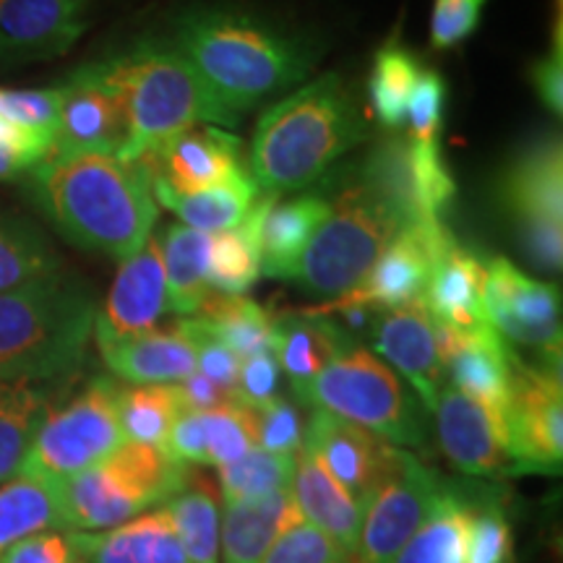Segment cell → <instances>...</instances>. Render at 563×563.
<instances>
[{
    "label": "cell",
    "mask_w": 563,
    "mask_h": 563,
    "mask_svg": "<svg viewBox=\"0 0 563 563\" xmlns=\"http://www.w3.org/2000/svg\"><path fill=\"white\" fill-rule=\"evenodd\" d=\"M277 194H262L243 222L209 235L207 285L222 295H245L262 277V228Z\"/></svg>",
    "instance_id": "30"
},
{
    "label": "cell",
    "mask_w": 563,
    "mask_h": 563,
    "mask_svg": "<svg viewBox=\"0 0 563 563\" xmlns=\"http://www.w3.org/2000/svg\"><path fill=\"white\" fill-rule=\"evenodd\" d=\"M483 311L506 342L538 352L543 365L561 368V292L532 279L509 258H483Z\"/></svg>",
    "instance_id": "12"
},
{
    "label": "cell",
    "mask_w": 563,
    "mask_h": 563,
    "mask_svg": "<svg viewBox=\"0 0 563 563\" xmlns=\"http://www.w3.org/2000/svg\"><path fill=\"white\" fill-rule=\"evenodd\" d=\"M412 222V211L361 165L329 199L327 220L302 251L295 282L313 295L340 298L361 285L386 245Z\"/></svg>",
    "instance_id": "6"
},
{
    "label": "cell",
    "mask_w": 563,
    "mask_h": 563,
    "mask_svg": "<svg viewBox=\"0 0 563 563\" xmlns=\"http://www.w3.org/2000/svg\"><path fill=\"white\" fill-rule=\"evenodd\" d=\"M152 194L154 201L178 214L186 222V228L214 235V232L230 230L238 222H243L264 191L251 178V173H245L241 178L196 194H175L162 183H152Z\"/></svg>",
    "instance_id": "31"
},
{
    "label": "cell",
    "mask_w": 563,
    "mask_h": 563,
    "mask_svg": "<svg viewBox=\"0 0 563 563\" xmlns=\"http://www.w3.org/2000/svg\"><path fill=\"white\" fill-rule=\"evenodd\" d=\"M89 0H0V63L51 60L87 30Z\"/></svg>",
    "instance_id": "22"
},
{
    "label": "cell",
    "mask_w": 563,
    "mask_h": 563,
    "mask_svg": "<svg viewBox=\"0 0 563 563\" xmlns=\"http://www.w3.org/2000/svg\"><path fill=\"white\" fill-rule=\"evenodd\" d=\"M79 563H191L165 504L100 532H76Z\"/></svg>",
    "instance_id": "25"
},
{
    "label": "cell",
    "mask_w": 563,
    "mask_h": 563,
    "mask_svg": "<svg viewBox=\"0 0 563 563\" xmlns=\"http://www.w3.org/2000/svg\"><path fill=\"white\" fill-rule=\"evenodd\" d=\"M506 449L514 473H559L563 460L561 368L525 363L514 355Z\"/></svg>",
    "instance_id": "13"
},
{
    "label": "cell",
    "mask_w": 563,
    "mask_h": 563,
    "mask_svg": "<svg viewBox=\"0 0 563 563\" xmlns=\"http://www.w3.org/2000/svg\"><path fill=\"white\" fill-rule=\"evenodd\" d=\"M53 402L55 382L0 384V483L19 475Z\"/></svg>",
    "instance_id": "32"
},
{
    "label": "cell",
    "mask_w": 563,
    "mask_h": 563,
    "mask_svg": "<svg viewBox=\"0 0 563 563\" xmlns=\"http://www.w3.org/2000/svg\"><path fill=\"white\" fill-rule=\"evenodd\" d=\"M0 563H79L76 530H51L32 534L3 553Z\"/></svg>",
    "instance_id": "51"
},
{
    "label": "cell",
    "mask_w": 563,
    "mask_h": 563,
    "mask_svg": "<svg viewBox=\"0 0 563 563\" xmlns=\"http://www.w3.org/2000/svg\"><path fill=\"white\" fill-rule=\"evenodd\" d=\"M100 355L110 373L133 386L180 384L196 373L194 342L183 321L131 340L102 344Z\"/></svg>",
    "instance_id": "24"
},
{
    "label": "cell",
    "mask_w": 563,
    "mask_h": 563,
    "mask_svg": "<svg viewBox=\"0 0 563 563\" xmlns=\"http://www.w3.org/2000/svg\"><path fill=\"white\" fill-rule=\"evenodd\" d=\"M532 87L538 91L540 102L545 104L553 115L563 110V55H561V30L555 32V45L545 58L532 66Z\"/></svg>",
    "instance_id": "52"
},
{
    "label": "cell",
    "mask_w": 563,
    "mask_h": 563,
    "mask_svg": "<svg viewBox=\"0 0 563 563\" xmlns=\"http://www.w3.org/2000/svg\"><path fill=\"white\" fill-rule=\"evenodd\" d=\"M462 563H514L511 525L504 506L490 501V496H473Z\"/></svg>",
    "instance_id": "43"
},
{
    "label": "cell",
    "mask_w": 563,
    "mask_h": 563,
    "mask_svg": "<svg viewBox=\"0 0 563 563\" xmlns=\"http://www.w3.org/2000/svg\"><path fill=\"white\" fill-rule=\"evenodd\" d=\"M162 313H167L165 262H162V241L150 235L136 253L123 258L108 300L95 313L91 336L97 340V347L131 340L152 332Z\"/></svg>",
    "instance_id": "18"
},
{
    "label": "cell",
    "mask_w": 563,
    "mask_h": 563,
    "mask_svg": "<svg viewBox=\"0 0 563 563\" xmlns=\"http://www.w3.org/2000/svg\"><path fill=\"white\" fill-rule=\"evenodd\" d=\"M95 313L91 295L63 277L0 295V384L70 376L87 357Z\"/></svg>",
    "instance_id": "5"
},
{
    "label": "cell",
    "mask_w": 563,
    "mask_h": 563,
    "mask_svg": "<svg viewBox=\"0 0 563 563\" xmlns=\"http://www.w3.org/2000/svg\"><path fill=\"white\" fill-rule=\"evenodd\" d=\"M329 214V196L308 191L269 207L262 228V274L295 279L306 245Z\"/></svg>",
    "instance_id": "29"
},
{
    "label": "cell",
    "mask_w": 563,
    "mask_h": 563,
    "mask_svg": "<svg viewBox=\"0 0 563 563\" xmlns=\"http://www.w3.org/2000/svg\"><path fill=\"white\" fill-rule=\"evenodd\" d=\"M196 321L214 340H220L224 347L235 352L241 361L272 350L274 316L245 295H222L209 290L201 308L196 311Z\"/></svg>",
    "instance_id": "36"
},
{
    "label": "cell",
    "mask_w": 563,
    "mask_h": 563,
    "mask_svg": "<svg viewBox=\"0 0 563 563\" xmlns=\"http://www.w3.org/2000/svg\"><path fill=\"white\" fill-rule=\"evenodd\" d=\"M443 104H446V84H443L441 74L431 68H420L410 104H407V123H410V136L407 139L415 144H439Z\"/></svg>",
    "instance_id": "47"
},
{
    "label": "cell",
    "mask_w": 563,
    "mask_h": 563,
    "mask_svg": "<svg viewBox=\"0 0 563 563\" xmlns=\"http://www.w3.org/2000/svg\"><path fill=\"white\" fill-rule=\"evenodd\" d=\"M32 194L70 243L129 258L157 222L152 180L115 154H53L32 167Z\"/></svg>",
    "instance_id": "1"
},
{
    "label": "cell",
    "mask_w": 563,
    "mask_h": 563,
    "mask_svg": "<svg viewBox=\"0 0 563 563\" xmlns=\"http://www.w3.org/2000/svg\"><path fill=\"white\" fill-rule=\"evenodd\" d=\"M175 45L232 115L295 87L316 55L269 21L230 9H191L175 21Z\"/></svg>",
    "instance_id": "2"
},
{
    "label": "cell",
    "mask_w": 563,
    "mask_h": 563,
    "mask_svg": "<svg viewBox=\"0 0 563 563\" xmlns=\"http://www.w3.org/2000/svg\"><path fill=\"white\" fill-rule=\"evenodd\" d=\"M207 253L209 235L196 232L186 224H173L162 241V262H165L167 311L194 316L209 295L207 285Z\"/></svg>",
    "instance_id": "37"
},
{
    "label": "cell",
    "mask_w": 563,
    "mask_h": 563,
    "mask_svg": "<svg viewBox=\"0 0 563 563\" xmlns=\"http://www.w3.org/2000/svg\"><path fill=\"white\" fill-rule=\"evenodd\" d=\"M498 201L530 264L559 274L563 262V154L561 139L545 136L525 146L498 180Z\"/></svg>",
    "instance_id": "10"
},
{
    "label": "cell",
    "mask_w": 563,
    "mask_h": 563,
    "mask_svg": "<svg viewBox=\"0 0 563 563\" xmlns=\"http://www.w3.org/2000/svg\"><path fill=\"white\" fill-rule=\"evenodd\" d=\"M253 431H256V449H264L269 454L295 456L306 441L300 410L282 397L253 407Z\"/></svg>",
    "instance_id": "45"
},
{
    "label": "cell",
    "mask_w": 563,
    "mask_h": 563,
    "mask_svg": "<svg viewBox=\"0 0 563 563\" xmlns=\"http://www.w3.org/2000/svg\"><path fill=\"white\" fill-rule=\"evenodd\" d=\"M262 563H352V555L302 519L279 534Z\"/></svg>",
    "instance_id": "46"
},
{
    "label": "cell",
    "mask_w": 563,
    "mask_h": 563,
    "mask_svg": "<svg viewBox=\"0 0 563 563\" xmlns=\"http://www.w3.org/2000/svg\"><path fill=\"white\" fill-rule=\"evenodd\" d=\"M180 412L183 402L175 384H131L118 389V418L125 441L146 443L165 452L167 435Z\"/></svg>",
    "instance_id": "39"
},
{
    "label": "cell",
    "mask_w": 563,
    "mask_h": 563,
    "mask_svg": "<svg viewBox=\"0 0 563 563\" xmlns=\"http://www.w3.org/2000/svg\"><path fill=\"white\" fill-rule=\"evenodd\" d=\"M350 342V332L332 316H316L311 311L274 316L272 352L298 397Z\"/></svg>",
    "instance_id": "28"
},
{
    "label": "cell",
    "mask_w": 563,
    "mask_h": 563,
    "mask_svg": "<svg viewBox=\"0 0 563 563\" xmlns=\"http://www.w3.org/2000/svg\"><path fill=\"white\" fill-rule=\"evenodd\" d=\"M21 170H30V167H26L16 154L5 150V146H0V180L13 178V175H19Z\"/></svg>",
    "instance_id": "54"
},
{
    "label": "cell",
    "mask_w": 563,
    "mask_h": 563,
    "mask_svg": "<svg viewBox=\"0 0 563 563\" xmlns=\"http://www.w3.org/2000/svg\"><path fill=\"white\" fill-rule=\"evenodd\" d=\"M454 243L452 230L443 220H418L399 232L386 251L376 258L363 282L350 292L332 298L327 306L313 308L311 313L329 316L342 308L363 306L373 311L399 308L420 300L431 282L433 266L441 253Z\"/></svg>",
    "instance_id": "14"
},
{
    "label": "cell",
    "mask_w": 563,
    "mask_h": 563,
    "mask_svg": "<svg viewBox=\"0 0 563 563\" xmlns=\"http://www.w3.org/2000/svg\"><path fill=\"white\" fill-rule=\"evenodd\" d=\"M420 63L399 42H389L373 60L368 95L376 118L386 129H402L407 123V104L418 81Z\"/></svg>",
    "instance_id": "40"
},
{
    "label": "cell",
    "mask_w": 563,
    "mask_h": 563,
    "mask_svg": "<svg viewBox=\"0 0 563 563\" xmlns=\"http://www.w3.org/2000/svg\"><path fill=\"white\" fill-rule=\"evenodd\" d=\"M152 183H162L175 194H196L235 180L249 170L241 162V139L207 125L183 131L139 159Z\"/></svg>",
    "instance_id": "19"
},
{
    "label": "cell",
    "mask_w": 563,
    "mask_h": 563,
    "mask_svg": "<svg viewBox=\"0 0 563 563\" xmlns=\"http://www.w3.org/2000/svg\"><path fill=\"white\" fill-rule=\"evenodd\" d=\"M175 386H178L183 410H191V412L214 410V407H220L224 402H230V399H235L230 391H224L222 386H217L214 382H209L207 376H201L199 371L191 373L188 378H183V382L175 384Z\"/></svg>",
    "instance_id": "53"
},
{
    "label": "cell",
    "mask_w": 563,
    "mask_h": 563,
    "mask_svg": "<svg viewBox=\"0 0 563 563\" xmlns=\"http://www.w3.org/2000/svg\"><path fill=\"white\" fill-rule=\"evenodd\" d=\"M188 475V464L162 449L125 441L108 460L58 483L63 522L76 532L110 530L170 501Z\"/></svg>",
    "instance_id": "8"
},
{
    "label": "cell",
    "mask_w": 563,
    "mask_h": 563,
    "mask_svg": "<svg viewBox=\"0 0 563 563\" xmlns=\"http://www.w3.org/2000/svg\"><path fill=\"white\" fill-rule=\"evenodd\" d=\"M470 511L473 493L446 481L428 519L407 540L394 563H462Z\"/></svg>",
    "instance_id": "34"
},
{
    "label": "cell",
    "mask_w": 563,
    "mask_h": 563,
    "mask_svg": "<svg viewBox=\"0 0 563 563\" xmlns=\"http://www.w3.org/2000/svg\"><path fill=\"white\" fill-rule=\"evenodd\" d=\"M431 412L435 415V433H439L443 454L460 473L470 477L514 473L501 422L483 405L446 384L439 391Z\"/></svg>",
    "instance_id": "21"
},
{
    "label": "cell",
    "mask_w": 563,
    "mask_h": 563,
    "mask_svg": "<svg viewBox=\"0 0 563 563\" xmlns=\"http://www.w3.org/2000/svg\"><path fill=\"white\" fill-rule=\"evenodd\" d=\"M118 386L108 376H97L79 394L42 420L19 475L63 483L68 477L108 460L125 443L118 418Z\"/></svg>",
    "instance_id": "9"
},
{
    "label": "cell",
    "mask_w": 563,
    "mask_h": 563,
    "mask_svg": "<svg viewBox=\"0 0 563 563\" xmlns=\"http://www.w3.org/2000/svg\"><path fill=\"white\" fill-rule=\"evenodd\" d=\"M302 446L311 449L323 467L334 475V481L363 506L389 473L399 449L355 422L323 410H313Z\"/></svg>",
    "instance_id": "20"
},
{
    "label": "cell",
    "mask_w": 563,
    "mask_h": 563,
    "mask_svg": "<svg viewBox=\"0 0 563 563\" xmlns=\"http://www.w3.org/2000/svg\"><path fill=\"white\" fill-rule=\"evenodd\" d=\"M207 439L209 467H222L241 460L245 452L256 449V431H253V407L230 399L214 410L199 412Z\"/></svg>",
    "instance_id": "42"
},
{
    "label": "cell",
    "mask_w": 563,
    "mask_h": 563,
    "mask_svg": "<svg viewBox=\"0 0 563 563\" xmlns=\"http://www.w3.org/2000/svg\"><path fill=\"white\" fill-rule=\"evenodd\" d=\"M0 118L53 141L58 136L60 95L55 89H0Z\"/></svg>",
    "instance_id": "44"
},
{
    "label": "cell",
    "mask_w": 563,
    "mask_h": 563,
    "mask_svg": "<svg viewBox=\"0 0 563 563\" xmlns=\"http://www.w3.org/2000/svg\"><path fill=\"white\" fill-rule=\"evenodd\" d=\"M422 302L441 327L473 332L488 323L483 311V258L456 241L433 266Z\"/></svg>",
    "instance_id": "27"
},
{
    "label": "cell",
    "mask_w": 563,
    "mask_h": 563,
    "mask_svg": "<svg viewBox=\"0 0 563 563\" xmlns=\"http://www.w3.org/2000/svg\"><path fill=\"white\" fill-rule=\"evenodd\" d=\"M485 0H435L431 21L433 51L456 47L477 30Z\"/></svg>",
    "instance_id": "49"
},
{
    "label": "cell",
    "mask_w": 563,
    "mask_h": 563,
    "mask_svg": "<svg viewBox=\"0 0 563 563\" xmlns=\"http://www.w3.org/2000/svg\"><path fill=\"white\" fill-rule=\"evenodd\" d=\"M446 481L418 456L397 449L389 473L365 504L361 538L352 563H394L420 530Z\"/></svg>",
    "instance_id": "11"
},
{
    "label": "cell",
    "mask_w": 563,
    "mask_h": 563,
    "mask_svg": "<svg viewBox=\"0 0 563 563\" xmlns=\"http://www.w3.org/2000/svg\"><path fill=\"white\" fill-rule=\"evenodd\" d=\"M100 63L123 104L125 144L118 157L125 162H139L199 123L232 129L241 121L211 95L173 40H139Z\"/></svg>",
    "instance_id": "4"
},
{
    "label": "cell",
    "mask_w": 563,
    "mask_h": 563,
    "mask_svg": "<svg viewBox=\"0 0 563 563\" xmlns=\"http://www.w3.org/2000/svg\"><path fill=\"white\" fill-rule=\"evenodd\" d=\"M217 470H220V493L224 504H238L290 488L295 475V456L251 449L241 460L222 464Z\"/></svg>",
    "instance_id": "41"
},
{
    "label": "cell",
    "mask_w": 563,
    "mask_h": 563,
    "mask_svg": "<svg viewBox=\"0 0 563 563\" xmlns=\"http://www.w3.org/2000/svg\"><path fill=\"white\" fill-rule=\"evenodd\" d=\"M68 530L63 522L58 483L13 475L0 483V559L32 534Z\"/></svg>",
    "instance_id": "33"
},
{
    "label": "cell",
    "mask_w": 563,
    "mask_h": 563,
    "mask_svg": "<svg viewBox=\"0 0 563 563\" xmlns=\"http://www.w3.org/2000/svg\"><path fill=\"white\" fill-rule=\"evenodd\" d=\"M435 332H439L441 361L449 384L467 394L470 399H475L477 405H483L493 418L501 422L506 435V410H509L511 399V365L517 352L509 347V342L490 323L473 329V332H454V329L441 327L435 321Z\"/></svg>",
    "instance_id": "17"
},
{
    "label": "cell",
    "mask_w": 563,
    "mask_h": 563,
    "mask_svg": "<svg viewBox=\"0 0 563 563\" xmlns=\"http://www.w3.org/2000/svg\"><path fill=\"white\" fill-rule=\"evenodd\" d=\"M368 334L376 350L373 355L382 357L402 382L410 384L420 405L431 412L439 391L446 386V371L441 361L435 319L422 298L376 311Z\"/></svg>",
    "instance_id": "15"
},
{
    "label": "cell",
    "mask_w": 563,
    "mask_h": 563,
    "mask_svg": "<svg viewBox=\"0 0 563 563\" xmlns=\"http://www.w3.org/2000/svg\"><path fill=\"white\" fill-rule=\"evenodd\" d=\"M302 522L290 488L249 501L224 504L220 525L222 563H262L282 532Z\"/></svg>",
    "instance_id": "26"
},
{
    "label": "cell",
    "mask_w": 563,
    "mask_h": 563,
    "mask_svg": "<svg viewBox=\"0 0 563 563\" xmlns=\"http://www.w3.org/2000/svg\"><path fill=\"white\" fill-rule=\"evenodd\" d=\"M363 139L365 121L340 76H319L264 110L253 133L249 173L264 194L300 191Z\"/></svg>",
    "instance_id": "3"
},
{
    "label": "cell",
    "mask_w": 563,
    "mask_h": 563,
    "mask_svg": "<svg viewBox=\"0 0 563 563\" xmlns=\"http://www.w3.org/2000/svg\"><path fill=\"white\" fill-rule=\"evenodd\" d=\"M60 118L53 154H121L125 115L118 91L104 76L102 63H89L58 87Z\"/></svg>",
    "instance_id": "16"
},
{
    "label": "cell",
    "mask_w": 563,
    "mask_h": 563,
    "mask_svg": "<svg viewBox=\"0 0 563 563\" xmlns=\"http://www.w3.org/2000/svg\"><path fill=\"white\" fill-rule=\"evenodd\" d=\"M300 399L313 410L355 422L391 446H426L428 410L382 357L355 340L336 352Z\"/></svg>",
    "instance_id": "7"
},
{
    "label": "cell",
    "mask_w": 563,
    "mask_h": 563,
    "mask_svg": "<svg viewBox=\"0 0 563 563\" xmlns=\"http://www.w3.org/2000/svg\"><path fill=\"white\" fill-rule=\"evenodd\" d=\"M188 334H191L194 352H196V368L201 376H207L209 382L222 386L224 391H235L238 371H241V357L235 352L224 347L220 340H214L207 329L201 327L196 319H183Z\"/></svg>",
    "instance_id": "48"
},
{
    "label": "cell",
    "mask_w": 563,
    "mask_h": 563,
    "mask_svg": "<svg viewBox=\"0 0 563 563\" xmlns=\"http://www.w3.org/2000/svg\"><path fill=\"white\" fill-rule=\"evenodd\" d=\"M279 373L282 368L272 350L243 357L232 397L251 407L272 402L274 397H279Z\"/></svg>",
    "instance_id": "50"
},
{
    "label": "cell",
    "mask_w": 563,
    "mask_h": 563,
    "mask_svg": "<svg viewBox=\"0 0 563 563\" xmlns=\"http://www.w3.org/2000/svg\"><path fill=\"white\" fill-rule=\"evenodd\" d=\"M60 277V258L40 230L0 217V295Z\"/></svg>",
    "instance_id": "38"
},
{
    "label": "cell",
    "mask_w": 563,
    "mask_h": 563,
    "mask_svg": "<svg viewBox=\"0 0 563 563\" xmlns=\"http://www.w3.org/2000/svg\"><path fill=\"white\" fill-rule=\"evenodd\" d=\"M290 493L298 504L300 517L316 530L334 540L344 553L355 555L361 538L365 506L357 504L311 449L302 446L295 454V475Z\"/></svg>",
    "instance_id": "23"
},
{
    "label": "cell",
    "mask_w": 563,
    "mask_h": 563,
    "mask_svg": "<svg viewBox=\"0 0 563 563\" xmlns=\"http://www.w3.org/2000/svg\"><path fill=\"white\" fill-rule=\"evenodd\" d=\"M183 551L191 563H220V488L201 475H188L165 504Z\"/></svg>",
    "instance_id": "35"
}]
</instances>
